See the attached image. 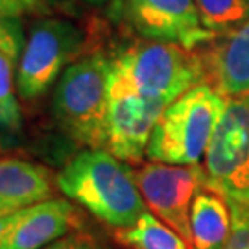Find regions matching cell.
Masks as SVG:
<instances>
[{"instance_id": "obj_18", "label": "cell", "mask_w": 249, "mask_h": 249, "mask_svg": "<svg viewBox=\"0 0 249 249\" xmlns=\"http://www.w3.org/2000/svg\"><path fill=\"white\" fill-rule=\"evenodd\" d=\"M72 4H80V6H85V8H92V9H100L106 8L109 4H113L115 0H69Z\"/></svg>"}, {"instance_id": "obj_7", "label": "cell", "mask_w": 249, "mask_h": 249, "mask_svg": "<svg viewBox=\"0 0 249 249\" xmlns=\"http://www.w3.org/2000/svg\"><path fill=\"white\" fill-rule=\"evenodd\" d=\"M135 179L148 211L190 248V209L197 190L205 187V172L199 164L179 166L148 162L135 170Z\"/></svg>"}, {"instance_id": "obj_15", "label": "cell", "mask_w": 249, "mask_h": 249, "mask_svg": "<svg viewBox=\"0 0 249 249\" xmlns=\"http://www.w3.org/2000/svg\"><path fill=\"white\" fill-rule=\"evenodd\" d=\"M199 18L211 34L225 36L249 20V0H196Z\"/></svg>"}, {"instance_id": "obj_11", "label": "cell", "mask_w": 249, "mask_h": 249, "mask_svg": "<svg viewBox=\"0 0 249 249\" xmlns=\"http://www.w3.org/2000/svg\"><path fill=\"white\" fill-rule=\"evenodd\" d=\"M24 48L22 24L15 17H6L0 28V131L15 133L22 125V113L17 100V67Z\"/></svg>"}, {"instance_id": "obj_5", "label": "cell", "mask_w": 249, "mask_h": 249, "mask_svg": "<svg viewBox=\"0 0 249 249\" xmlns=\"http://www.w3.org/2000/svg\"><path fill=\"white\" fill-rule=\"evenodd\" d=\"M85 34L63 18H41L24 41L17 67V94L26 102L43 96L81 57Z\"/></svg>"}, {"instance_id": "obj_9", "label": "cell", "mask_w": 249, "mask_h": 249, "mask_svg": "<svg viewBox=\"0 0 249 249\" xmlns=\"http://www.w3.org/2000/svg\"><path fill=\"white\" fill-rule=\"evenodd\" d=\"M81 231V216L69 199H46L0 220V249H45Z\"/></svg>"}, {"instance_id": "obj_17", "label": "cell", "mask_w": 249, "mask_h": 249, "mask_svg": "<svg viewBox=\"0 0 249 249\" xmlns=\"http://www.w3.org/2000/svg\"><path fill=\"white\" fill-rule=\"evenodd\" d=\"M0 8L8 17L20 18L32 13H43L45 0H0Z\"/></svg>"}, {"instance_id": "obj_19", "label": "cell", "mask_w": 249, "mask_h": 249, "mask_svg": "<svg viewBox=\"0 0 249 249\" xmlns=\"http://www.w3.org/2000/svg\"><path fill=\"white\" fill-rule=\"evenodd\" d=\"M6 17H8V15H6V13L2 11V8H0V28H2V24H4V20H6Z\"/></svg>"}, {"instance_id": "obj_12", "label": "cell", "mask_w": 249, "mask_h": 249, "mask_svg": "<svg viewBox=\"0 0 249 249\" xmlns=\"http://www.w3.org/2000/svg\"><path fill=\"white\" fill-rule=\"evenodd\" d=\"M216 89L225 96L249 92V20L222 37L211 55Z\"/></svg>"}, {"instance_id": "obj_10", "label": "cell", "mask_w": 249, "mask_h": 249, "mask_svg": "<svg viewBox=\"0 0 249 249\" xmlns=\"http://www.w3.org/2000/svg\"><path fill=\"white\" fill-rule=\"evenodd\" d=\"M57 176L46 166L17 157L0 159V220L30 205L52 199Z\"/></svg>"}, {"instance_id": "obj_1", "label": "cell", "mask_w": 249, "mask_h": 249, "mask_svg": "<svg viewBox=\"0 0 249 249\" xmlns=\"http://www.w3.org/2000/svg\"><path fill=\"white\" fill-rule=\"evenodd\" d=\"M203 65L179 45L137 41L109 55L106 150L141 162L164 109L201 83Z\"/></svg>"}, {"instance_id": "obj_3", "label": "cell", "mask_w": 249, "mask_h": 249, "mask_svg": "<svg viewBox=\"0 0 249 249\" xmlns=\"http://www.w3.org/2000/svg\"><path fill=\"white\" fill-rule=\"evenodd\" d=\"M227 98L209 83H197L172 102L153 127L146 157L151 162L194 166L207 153Z\"/></svg>"}, {"instance_id": "obj_13", "label": "cell", "mask_w": 249, "mask_h": 249, "mask_svg": "<svg viewBox=\"0 0 249 249\" xmlns=\"http://www.w3.org/2000/svg\"><path fill=\"white\" fill-rule=\"evenodd\" d=\"M231 232L227 199L216 190H197L190 209V249H223Z\"/></svg>"}, {"instance_id": "obj_8", "label": "cell", "mask_w": 249, "mask_h": 249, "mask_svg": "<svg viewBox=\"0 0 249 249\" xmlns=\"http://www.w3.org/2000/svg\"><path fill=\"white\" fill-rule=\"evenodd\" d=\"M120 15L144 41L179 45L187 50L214 39L201 24L196 0H115Z\"/></svg>"}, {"instance_id": "obj_14", "label": "cell", "mask_w": 249, "mask_h": 249, "mask_svg": "<svg viewBox=\"0 0 249 249\" xmlns=\"http://www.w3.org/2000/svg\"><path fill=\"white\" fill-rule=\"evenodd\" d=\"M116 238L131 249H190L178 232L151 213L142 214L133 227L116 231Z\"/></svg>"}, {"instance_id": "obj_4", "label": "cell", "mask_w": 249, "mask_h": 249, "mask_svg": "<svg viewBox=\"0 0 249 249\" xmlns=\"http://www.w3.org/2000/svg\"><path fill=\"white\" fill-rule=\"evenodd\" d=\"M107 72L109 55H81L55 83L52 113L55 124L71 141L85 148L106 150Z\"/></svg>"}, {"instance_id": "obj_6", "label": "cell", "mask_w": 249, "mask_h": 249, "mask_svg": "<svg viewBox=\"0 0 249 249\" xmlns=\"http://www.w3.org/2000/svg\"><path fill=\"white\" fill-rule=\"evenodd\" d=\"M205 187L249 201V92L227 98L205 153Z\"/></svg>"}, {"instance_id": "obj_2", "label": "cell", "mask_w": 249, "mask_h": 249, "mask_svg": "<svg viewBox=\"0 0 249 249\" xmlns=\"http://www.w3.org/2000/svg\"><path fill=\"white\" fill-rule=\"evenodd\" d=\"M57 190L118 231L133 227L148 213L135 170L102 148L74 155L57 174Z\"/></svg>"}, {"instance_id": "obj_16", "label": "cell", "mask_w": 249, "mask_h": 249, "mask_svg": "<svg viewBox=\"0 0 249 249\" xmlns=\"http://www.w3.org/2000/svg\"><path fill=\"white\" fill-rule=\"evenodd\" d=\"M45 249H109L106 244L96 240L92 234H87L83 231L71 232L67 236H63L53 244L46 246Z\"/></svg>"}]
</instances>
